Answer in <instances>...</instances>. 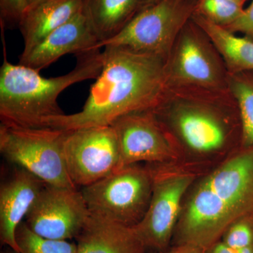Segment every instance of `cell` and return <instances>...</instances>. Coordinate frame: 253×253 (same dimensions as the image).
<instances>
[{
  "mask_svg": "<svg viewBox=\"0 0 253 253\" xmlns=\"http://www.w3.org/2000/svg\"><path fill=\"white\" fill-rule=\"evenodd\" d=\"M104 63L81 111L46 118L41 127L71 130L111 126L130 113L151 111L167 88L166 61L121 46L104 47Z\"/></svg>",
  "mask_w": 253,
  "mask_h": 253,
  "instance_id": "1",
  "label": "cell"
},
{
  "mask_svg": "<svg viewBox=\"0 0 253 253\" xmlns=\"http://www.w3.org/2000/svg\"><path fill=\"white\" fill-rule=\"evenodd\" d=\"M253 214V145L241 146L191 186L172 245L205 250L221 240L234 221Z\"/></svg>",
  "mask_w": 253,
  "mask_h": 253,
  "instance_id": "2",
  "label": "cell"
},
{
  "mask_svg": "<svg viewBox=\"0 0 253 253\" xmlns=\"http://www.w3.org/2000/svg\"><path fill=\"white\" fill-rule=\"evenodd\" d=\"M151 111L185 155L227 156L241 146V115L229 89L167 86Z\"/></svg>",
  "mask_w": 253,
  "mask_h": 253,
  "instance_id": "3",
  "label": "cell"
},
{
  "mask_svg": "<svg viewBox=\"0 0 253 253\" xmlns=\"http://www.w3.org/2000/svg\"><path fill=\"white\" fill-rule=\"evenodd\" d=\"M100 49L76 55L77 63L72 71L55 78L42 77L40 71L12 64L5 57L0 69L1 123L40 127L46 118L64 114L58 97L73 84L97 78L104 63Z\"/></svg>",
  "mask_w": 253,
  "mask_h": 253,
  "instance_id": "4",
  "label": "cell"
},
{
  "mask_svg": "<svg viewBox=\"0 0 253 253\" xmlns=\"http://www.w3.org/2000/svg\"><path fill=\"white\" fill-rule=\"evenodd\" d=\"M149 166L153 176L151 201L144 217L132 227L148 249L161 252L172 244L186 195L204 172L195 161L184 159Z\"/></svg>",
  "mask_w": 253,
  "mask_h": 253,
  "instance_id": "5",
  "label": "cell"
},
{
  "mask_svg": "<svg viewBox=\"0 0 253 253\" xmlns=\"http://www.w3.org/2000/svg\"><path fill=\"white\" fill-rule=\"evenodd\" d=\"M68 130L0 125V152L46 185L77 188L68 174L63 144Z\"/></svg>",
  "mask_w": 253,
  "mask_h": 253,
  "instance_id": "6",
  "label": "cell"
},
{
  "mask_svg": "<svg viewBox=\"0 0 253 253\" xmlns=\"http://www.w3.org/2000/svg\"><path fill=\"white\" fill-rule=\"evenodd\" d=\"M152 189L149 166L134 164L120 168L81 191L91 214L133 226L146 214Z\"/></svg>",
  "mask_w": 253,
  "mask_h": 253,
  "instance_id": "7",
  "label": "cell"
},
{
  "mask_svg": "<svg viewBox=\"0 0 253 253\" xmlns=\"http://www.w3.org/2000/svg\"><path fill=\"white\" fill-rule=\"evenodd\" d=\"M168 86L209 90L229 89V72L207 33L190 19L179 33L166 61Z\"/></svg>",
  "mask_w": 253,
  "mask_h": 253,
  "instance_id": "8",
  "label": "cell"
},
{
  "mask_svg": "<svg viewBox=\"0 0 253 253\" xmlns=\"http://www.w3.org/2000/svg\"><path fill=\"white\" fill-rule=\"evenodd\" d=\"M198 0H161L139 11L122 31L99 44L121 46L167 61L176 38L191 18Z\"/></svg>",
  "mask_w": 253,
  "mask_h": 253,
  "instance_id": "9",
  "label": "cell"
},
{
  "mask_svg": "<svg viewBox=\"0 0 253 253\" xmlns=\"http://www.w3.org/2000/svg\"><path fill=\"white\" fill-rule=\"evenodd\" d=\"M63 151L68 174L76 187L91 185L121 168L119 145L111 126L68 130Z\"/></svg>",
  "mask_w": 253,
  "mask_h": 253,
  "instance_id": "10",
  "label": "cell"
},
{
  "mask_svg": "<svg viewBox=\"0 0 253 253\" xmlns=\"http://www.w3.org/2000/svg\"><path fill=\"white\" fill-rule=\"evenodd\" d=\"M116 131L121 168L140 162L160 164L181 161L184 151L152 111L126 115L111 125Z\"/></svg>",
  "mask_w": 253,
  "mask_h": 253,
  "instance_id": "11",
  "label": "cell"
},
{
  "mask_svg": "<svg viewBox=\"0 0 253 253\" xmlns=\"http://www.w3.org/2000/svg\"><path fill=\"white\" fill-rule=\"evenodd\" d=\"M90 216L77 188L46 185L25 222L38 235L55 240L76 239Z\"/></svg>",
  "mask_w": 253,
  "mask_h": 253,
  "instance_id": "12",
  "label": "cell"
},
{
  "mask_svg": "<svg viewBox=\"0 0 253 253\" xmlns=\"http://www.w3.org/2000/svg\"><path fill=\"white\" fill-rule=\"evenodd\" d=\"M99 44L97 37L81 11L49 33L28 54L21 55L19 64L41 71L64 55L101 49Z\"/></svg>",
  "mask_w": 253,
  "mask_h": 253,
  "instance_id": "13",
  "label": "cell"
},
{
  "mask_svg": "<svg viewBox=\"0 0 253 253\" xmlns=\"http://www.w3.org/2000/svg\"><path fill=\"white\" fill-rule=\"evenodd\" d=\"M46 184L18 166L0 189V239L6 247L18 251L16 232Z\"/></svg>",
  "mask_w": 253,
  "mask_h": 253,
  "instance_id": "14",
  "label": "cell"
},
{
  "mask_svg": "<svg viewBox=\"0 0 253 253\" xmlns=\"http://www.w3.org/2000/svg\"><path fill=\"white\" fill-rule=\"evenodd\" d=\"M77 253H146L132 226L91 214L76 237Z\"/></svg>",
  "mask_w": 253,
  "mask_h": 253,
  "instance_id": "15",
  "label": "cell"
},
{
  "mask_svg": "<svg viewBox=\"0 0 253 253\" xmlns=\"http://www.w3.org/2000/svg\"><path fill=\"white\" fill-rule=\"evenodd\" d=\"M83 0H44L26 9L19 28L24 42L21 56L26 55L49 33L82 11Z\"/></svg>",
  "mask_w": 253,
  "mask_h": 253,
  "instance_id": "16",
  "label": "cell"
},
{
  "mask_svg": "<svg viewBox=\"0 0 253 253\" xmlns=\"http://www.w3.org/2000/svg\"><path fill=\"white\" fill-rule=\"evenodd\" d=\"M138 3L139 0H83L82 12L100 44L118 35L136 16Z\"/></svg>",
  "mask_w": 253,
  "mask_h": 253,
  "instance_id": "17",
  "label": "cell"
},
{
  "mask_svg": "<svg viewBox=\"0 0 253 253\" xmlns=\"http://www.w3.org/2000/svg\"><path fill=\"white\" fill-rule=\"evenodd\" d=\"M191 19L208 35L227 68L229 74L253 71V41L239 37L197 14Z\"/></svg>",
  "mask_w": 253,
  "mask_h": 253,
  "instance_id": "18",
  "label": "cell"
},
{
  "mask_svg": "<svg viewBox=\"0 0 253 253\" xmlns=\"http://www.w3.org/2000/svg\"><path fill=\"white\" fill-rule=\"evenodd\" d=\"M229 89L239 106L242 123L241 146L253 145V71L229 74Z\"/></svg>",
  "mask_w": 253,
  "mask_h": 253,
  "instance_id": "19",
  "label": "cell"
},
{
  "mask_svg": "<svg viewBox=\"0 0 253 253\" xmlns=\"http://www.w3.org/2000/svg\"><path fill=\"white\" fill-rule=\"evenodd\" d=\"M19 253H77V244L64 240L46 239L36 234L24 221L16 232Z\"/></svg>",
  "mask_w": 253,
  "mask_h": 253,
  "instance_id": "20",
  "label": "cell"
},
{
  "mask_svg": "<svg viewBox=\"0 0 253 253\" xmlns=\"http://www.w3.org/2000/svg\"><path fill=\"white\" fill-rule=\"evenodd\" d=\"M244 10V6L232 0H198L194 13L226 28L237 21Z\"/></svg>",
  "mask_w": 253,
  "mask_h": 253,
  "instance_id": "21",
  "label": "cell"
},
{
  "mask_svg": "<svg viewBox=\"0 0 253 253\" xmlns=\"http://www.w3.org/2000/svg\"><path fill=\"white\" fill-rule=\"evenodd\" d=\"M221 241L234 251L253 245V214L234 221L221 236Z\"/></svg>",
  "mask_w": 253,
  "mask_h": 253,
  "instance_id": "22",
  "label": "cell"
},
{
  "mask_svg": "<svg viewBox=\"0 0 253 253\" xmlns=\"http://www.w3.org/2000/svg\"><path fill=\"white\" fill-rule=\"evenodd\" d=\"M26 9L24 0H0L1 28L18 27Z\"/></svg>",
  "mask_w": 253,
  "mask_h": 253,
  "instance_id": "23",
  "label": "cell"
},
{
  "mask_svg": "<svg viewBox=\"0 0 253 253\" xmlns=\"http://www.w3.org/2000/svg\"><path fill=\"white\" fill-rule=\"evenodd\" d=\"M233 33H241L253 41V0L244 14L228 27L224 28Z\"/></svg>",
  "mask_w": 253,
  "mask_h": 253,
  "instance_id": "24",
  "label": "cell"
},
{
  "mask_svg": "<svg viewBox=\"0 0 253 253\" xmlns=\"http://www.w3.org/2000/svg\"><path fill=\"white\" fill-rule=\"evenodd\" d=\"M168 253H205V249L193 246V245L183 244L173 246L168 250Z\"/></svg>",
  "mask_w": 253,
  "mask_h": 253,
  "instance_id": "25",
  "label": "cell"
},
{
  "mask_svg": "<svg viewBox=\"0 0 253 253\" xmlns=\"http://www.w3.org/2000/svg\"><path fill=\"white\" fill-rule=\"evenodd\" d=\"M205 253H236V251L227 246L221 240H219L205 250Z\"/></svg>",
  "mask_w": 253,
  "mask_h": 253,
  "instance_id": "26",
  "label": "cell"
},
{
  "mask_svg": "<svg viewBox=\"0 0 253 253\" xmlns=\"http://www.w3.org/2000/svg\"><path fill=\"white\" fill-rule=\"evenodd\" d=\"M160 1H161V0H139L137 13L146 9V8L149 7V6L156 4V3L159 2Z\"/></svg>",
  "mask_w": 253,
  "mask_h": 253,
  "instance_id": "27",
  "label": "cell"
},
{
  "mask_svg": "<svg viewBox=\"0 0 253 253\" xmlns=\"http://www.w3.org/2000/svg\"><path fill=\"white\" fill-rule=\"evenodd\" d=\"M25 3H26V7L27 9L33 7V6H36V4H39L42 1H44V0H24Z\"/></svg>",
  "mask_w": 253,
  "mask_h": 253,
  "instance_id": "28",
  "label": "cell"
},
{
  "mask_svg": "<svg viewBox=\"0 0 253 253\" xmlns=\"http://www.w3.org/2000/svg\"><path fill=\"white\" fill-rule=\"evenodd\" d=\"M236 253H253V245L244 249L238 250L236 251Z\"/></svg>",
  "mask_w": 253,
  "mask_h": 253,
  "instance_id": "29",
  "label": "cell"
},
{
  "mask_svg": "<svg viewBox=\"0 0 253 253\" xmlns=\"http://www.w3.org/2000/svg\"><path fill=\"white\" fill-rule=\"evenodd\" d=\"M1 253H19L17 251H14V249H10L9 247H6V249L2 251Z\"/></svg>",
  "mask_w": 253,
  "mask_h": 253,
  "instance_id": "30",
  "label": "cell"
},
{
  "mask_svg": "<svg viewBox=\"0 0 253 253\" xmlns=\"http://www.w3.org/2000/svg\"><path fill=\"white\" fill-rule=\"evenodd\" d=\"M232 1H235V2L238 3V4L242 5L244 6L245 3L248 1V0H232Z\"/></svg>",
  "mask_w": 253,
  "mask_h": 253,
  "instance_id": "31",
  "label": "cell"
},
{
  "mask_svg": "<svg viewBox=\"0 0 253 253\" xmlns=\"http://www.w3.org/2000/svg\"><path fill=\"white\" fill-rule=\"evenodd\" d=\"M158 253H168V251H161V252H158Z\"/></svg>",
  "mask_w": 253,
  "mask_h": 253,
  "instance_id": "32",
  "label": "cell"
}]
</instances>
